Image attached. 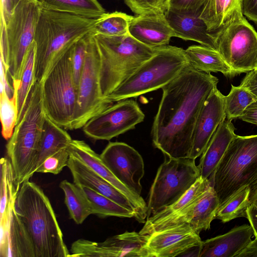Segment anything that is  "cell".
Wrapping results in <instances>:
<instances>
[{
	"instance_id": "1",
	"label": "cell",
	"mask_w": 257,
	"mask_h": 257,
	"mask_svg": "<svg viewBox=\"0 0 257 257\" xmlns=\"http://www.w3.org/2000/svg\"><path fill=\"white\" fill-rule=\"evenodd\" d=\"M218 83L216 76L198 71L189 64L162 88V96L151 131L155 148L169 158H189L197 118Z\"/></svg>"
},
{
	"instance_id": "2",
	"label": "cell",
	"mask_w": 257,
	"mask_h": 257,
	"mask_svg": "<svg viewBox=\"0 0 257 257\" xmlns=\"http://www.w3.org/2000/svg\"><path fill=\"white\" fill-rule=\"evenodd\" d=\"M96 20L42 8L34 37L37 82L42 83L64 54L91 31Z\"/></svg>"
},
{
	"instance_id": "3",
	"label": "cell",
	"mask_w": 257,
	"mask_h": 257,
	"mask_svg": "<svg viewBox=\"0 0 257 257\" xmlns=\"http://www.w3.org/2000/svg\"><path fill=\"white\" fill-rule=\"evenodd\" d=\"M14 207L32 239L36 257H70L53 207L41 188L25 181Z\"/></svg>"
},
{
	"instance_id": "4",
	"label": "cell",
	"mask_w": 257,
	"mask_h": 257,
	"mask_svg": "<svg viewBox=\"0 0 257 257\" xmlns=\"http://www.w3.org/2000/svg\"><path fill=\"white\" fill-rule=\"evenodd\" d=\"M45 115L41 83L36 81L22 116L6 145L17 191L35 173Z\"/></svg>"
},
{
	"instance_id": "5",
	"label": "cell",
	"mask_w": 257,
	"mask_h": 257,
	"mask_svg": "<svg viewBox=\"0 0 257 257\" xmlns=\"http://www.w3.org/2000/svg\"><path fill=\"white\" fill-rule=\"evenodd\" d=\"M92 35L99 54L100 84L104 98L126 80L159 47L146 46L129 33L118 36Z\"/></svg>"
},
{
	"instance_id": "6",
	"label": "cell",
	"mask_w": 257,
	"mask_h": 257,
	"mask_svg": "<svg viewBox=\"0 0 257 257\" xmlns=\"http://www.w3.org/2000/svg\"><path fill=\"white\" fill-rule=\"evenodd\" d=\"M208 180L219 206L245 186L252 198L257 191V135H236Z\"/></svg>"
},
{
	"instance_id": "7",
	"label": "cell",
	"mask_w": 257,
	"mask_h": 257,
	"mask_svg": "<svg viewBox=\"0 0 257 257\" xmlns=\"http://www.w3.org/2000/svg\"><path fill=\"white\" fill-rule=\"evenodd\" d=\"M42 9L39 0H20L6 23L1 19L0 59L14 89L19 85Z\"/></svg>"
},
{
	"instance_id": "8",
	"label": "cell",
	"mask_w": 257,
	"mask_h": 257,
	"mask_svg": "<svg viewBox=\"0 0 257 257\" xmlns=\"http://www.w3.org/2000/svg\"><path fill=\"white\" fill-rule=\"evenodd\" d=\"M189 64L185 50L176 46L159 47L126 80L104 98L110 104L162 88Z\"/></svg>"
},
{
	"instance_id": "9",
	"label": "cell",
	"mask_w": 257,
	"mask_h": 257,
	"mask_svg": "<svg viewBox=\"0 0 257 257\" xmlns=\"http://www.w3.org/2000/svg\"><path fill=\"white\" fill-rule=\"evenodd\" d=\"M71 48L41 83L46 115L61 127L70 130L78 96V87L72 71Z\"/></svg>"
},
{
	"instance_id": "10",
	"label": "cell",
	"mask_w": 257,
	"mask_h": 257,
	"mask_svg": "<svg viewBox=\"0 0 257 257\" xmlns=\"http://www.w3.org/2000/svg\"><path fill=\"white\" fill-rule=\"evenodd\" d=\"M167 157L150 188L148 217L177 201L200 177L195 160Z\"/></svg>"
},
{
	"instance_id": "11",
	"label": "cell",
	"mask_w": 257,
	"mask_h": 257,
	"mask_svg": "<svg viewBox=\"0 0 257 257\" xmlns=\"http://www.w3.org/2000/svg\"><path fill=\"white\" fill-rule=\"evenodd\" d=\"M216 50L235 75L257 67V32L243 17L212 32Z\"/></svg>"
},
{
	"instance_id": "12",
	"label": "cell",
	"mask_w": 257,
	"mask_h": 257,
	"mask_svg": "<svg viewBox=\"0 0 257 257\" xmlns=\"http://www.w3.org/2000/svg\"><path fill=\"white\" fill-rule=\"evenodd\" d=\"M99 66L98 48L90 32L70 130L82 128L90 119L112 105L106 101L101 93Z\"/></svg>"
},
{
	"instance_id": "13",
	"label": "cell",
	"mask_w": 257,
	"mask_h": 257,
	"mask_svg": "<svg viewBox=\"0 0 257 257\" xmlns=\"http://www.w3.org/2000/svg\"><path fill=\"white\" fill-rule=\"evenodd\" d=\"M145 114L135 100L115 102L90 119L82 127L85 135L94 141H109L135 128L143 121Z\"/></svg>"
},
{
	"instance_id": "14",
	"label": "cell",
	"mask_w": 257,
	"mask_h": 257,
	"mask_svg": "<svg viewBox=\"0 0 257 257\" xmlns=\"http://www.w3.org/2000/svg\"><path fill=\"white\" fill-rule=\"evenodd\" d=\"M219 206L217 195L210 185L200 197L183 209L162 220L145 223L139 232L149 235L155 231L186 224L199 233L210 229Z\"/></svg>"
},
{
	"instance_id": "15",
	"label": "cell",
	"mask_w": 257,
	"mask_h": 257,
	"mask_svg": "<svg viewBox=\"0 0 257 257\" xmlns=\"http://www.w3.org/2000/svg\"><path fill=\"white\" fill-rule=\"evenodd\" d=\"M148 237L125 231L100 242L79 239L72 244L70 257H145L144 247Z\"/></svg>"
},
{
	"instance_id": "16",
	"label": "cell",
	"mask_w": 257,
	"mask_h": 257,
	"mask_svg": "<svg viewBox=\"0 0 257 257\" xmlns=\"http://www.w3.org/2000/svg\"><path fill=\"white\" fill-rule=\"evenodd\" d=\"M100 156L114 176L134 193L141 195L144 176L143 159L134 148L122 142H110Z\"/></svg>"
},
{
	"instance_id": "17",
	"label": "cell",
	"mask_w": 257,
	"mask_h": 257,
	"mask_svg": "<svg viewBox=\"0 0 257 257\" xmlns=\"http://www.w3.org/2000/svg\"><path fill=\"white\" fill-rule=\"evenodd\" d=\"M202 241L199 233L188 224L165 228L149 235L144 247L145 257L180 256Z\"/></svg>"
},
{
	"instance_id": "18",
	"label": "cell",
	"mask_w": 257,
	"mask_h": 257,
	"mask_svg": "<svg viewBox=\"0 0 257 257\" xmlns=\"http://www.w3.org/2000/svg\"><path fill=\"white\" fill-rule=\"evenodd\" d=\"M68 150L71 155L80 160L98 175L123 193L136 208L135 219L140 223L145 222L148 217V207L144 199L141 195L134 193L122 183L104 164L100 155L96 153L84 141L81 140L72 139Z\"/></svg>"
},
{
	"instance_id": "19",
	"label": "cell",
	"mask_w": 257,
	"mask_h": 257,
	"mask_svg": "<svg viewBox=\"0 0 257 257\" xmlns=\"http://www.w3.org/2000/svg\"><path fill=\"white\" fill-rule=\"evenodd\" d=\"M226 118L224 95L217 88L205 101L197 118L189 158L195 160L201 155L217 127Z\"/></svg>"
},
{
	"instance_id": "20",
	"label": "cell",
	"mask_w": 257,
	"mask_h": 257,
	"mask_svg": "<svg viewBox=\"0 0 257 257\" xmlns=\"http://www.w3.org/2000/svg\"><path fill=\"white\" fill-rule=\"evenodd\" d=\"M128 33L138 41L151 47L168 45L171 38L176 37L164 13L133 17Z\"/></svg>"
},
{
	"instance_id": "21",
	"label": "cell",
	"mask_w": 257,
	"mask_h": 257,
	"mask_svg": "<svg viewBox=\"0 0 257 257\" xmlns=\"http://www.w3.org/2000/svg\"><path fill=\"white\" fill-rule=\"evenodd\" d=\"M0 256L36 257L32 239L14 207L9 220L1 224Z\"/></svg>"
},
{
	"instance_id": "22",
	"label": "cell",
	"mask_w": 257,
	"mask_h": 257,
	"mask_svg": "<svg viewBox=\"0 0 257 257\" xmlns=\"http://www.w3.org/2000/svg\"><path fill=\"white\" fill-rule=\"evenodd\" d=\"M67 167L75 184L91 189L133 211L136 218V208L128 198L80 160L70 154Z\"/></svg>"
},
{
	"instance_id": "23",
	"label": "cell",
	"mask_w": 257,
	"mask_h": 257,
	"mask_svg": "<svg viewBox=\"0 0 257 257\" xmlns=\"http://www.w3.org/2000/svg\"><path fill=\"white\" fill-rule=\"evenodd\" d=\"M253 236L250 224L236 226L225 234L203 241L199 257H235Z\"/></svg>"
},
{
	"instance_id": "24",
	"label": "cell",
	"mask_w": 257,
	"mask_h": 257,
	"mask_svg": "<svg viewBox=\"0 0 257 257\" xmlns=\"http://www.w3.org/2000/svg\"><path fill=\"white\" fill-rule=\"evenodd\" d=\"M165 17L176 37L197 42L201 45L216 50L212 32L208 30L200 15L189 14L167 10Z\"/></svg>"
},
{
	"instance_id": "25",
	"label": "cell",
	"mask_w": 257,
	"mask_h": 257,
	"mask_svg": "<svg viewBox=\"0 0 257 257\" xmlns=\"http://www.w3.org/2000/svg\"><path fill=\"white\" fill-rule=\"evenodd\" d=\"M231 121L226 118L221 122L201 155L197 166L204 179H208L214 172L236 135Z\"/></svg>"
},
{
	"instance_id": "26",
	"label": "cell",
	"mask_w": 257,
	"mask_h": 257,
	"mask_svg": "<svg viewBox=\"0 0 257 257\" xmlns=\"http://www.w3.org/2000/svg\"><path fill=\"white\" fill-rule=\"evenodd\" d=\"M243 0H207L199 17L210 32L243 18Z\"/></svg>"
},
{
	"instance_id": "27",
	"label": "cell",
	"mask_w": 257,
	"mask_h": 257,
	"mask_svg": "<svg viewBox=\"0 0 257 257\" xmlns=\"http://www.w3.org/2000/svg\"><path fill=\"white\" fill-rule=\"evenodd\" d=\"M185 51L189 64L198 71L207 73L220 72L226 77L235 75L216 49L203 45H192Z\"/></svg>"
},
{
	"instance_id": "28",
	"label": "cell",
	"mask_w": 257,
	"mask_h": 257,
	"mask_svg": "<svg viewBox=\"0 0 257 257\" xmlns=\"http://www.w3.org/2000/svg\"><path fill=\"white\" fill-rule=\"evenodd\" d=\"M65 130L55 123L46 114L35 173L46 158L68 147L72 139Z\"/></svg>"
},
{
	"instance_id": "29",
	"label": "cell",
	"mask_w": 257,
	"mask_h": 257,
	"mask_svg": "<svg viewBox=\"0 0 257 257\" xmlns=\"http://www.w3.org/2000/svg\"><path fill=\"white\" fill-rule=\"evenodd\" d=\"M59 187L65 195V203L70 218L77 224H82L91 214L92 210L90 201L82 188L66 180L60 183Z\"/></svg>"
},
{
	"instance_id": "30",
	"label": "cell",
	"mask_w": 257,
	"mask_h": 257,
	"mask_svg": "<svg viewBox=\"0 0 257 257\" xmlns=\"http://www.w3.org/2000/svg\"><path fill=\"white\" fill-rule=\"evenodd\" d=\"M42 8L97 19L105 11L97 0H39Z\"/></svg>"
},
{
	"instance_id": "31",
	"label": "cell",
	"mask_w": 257,
	"mask_h": 257,
	"mask_svg": "<svg viewBox=\"0 0 257 257\" xmlns=\"http://www.w3.org/2000/svg\"><path fill=\"white\" fill-rule=\"evenodd\" d=\"M35 54L36 44L34 41L28 50L19 85L14 89L18 113L17 122L22 116L30 94L36 82Z\"/></svg>"
},
{
	"instance_id": "32",
	"label": "cell",
	"mask_w": 257,
	"mask_h": 257,
	"mask_svg": "<svg viewBox=\"0 0 257 257\" xmlns=\"http://www.w3.org/2000/svg\"><path fill=\"white\" fill-rule=\"evenodd\" d=\"M251 198L250 187L241 188L218 207L215 219L226 223L236 218H247V210L252 203Z\"/></svg>"
},
{
	"instance_id": "33",
	"label": "cell",
	"mask_w": 257,
	"mask_h": 257,
	"mask_svg": "<svg viewBox=\"0 0 257 257\" xmlns=\"http://www.w3.org/2000/svg\"><path fill=\"white\" fill-rule=\"evenodd\" d=\"M211 185L208 180L200 177L191 188L177 201L147 218L151 223L171 216L183 209L200 197Z\"/></svg>"
},
{
	"instance_id": "34",
	"label": "cell",
	"mask_w": 257,
	"mask_h": 257,
	"mask_svg": "<svg viewBox=\"0 0 257 257\" xmlns=\"http://www.w3.org/2000/svg\"><path fill=\"white\" fill-rule=\"evenodd\" d=\"M90 202L92 214L100 217L135 218V213L86 187H81Z\"/></svg>"
},
{
	"instance_id": "35",
	"label": "cell",
	"mask_w": 257,
	"mask_h": 257,
	"mask_svg": "<svg viewBox=\"0 0 257 257\" xmlns=\"http://www.w3.org/2000/svg\"><path fill=\"white\" fill-rule=\"evenodd\" d=\"M133 16L115 12L105 13L97 19L91 32L107 36H118L128 33V27Z\"/></svg>"
},
{
	"instance_id": "36",
	"label": "cell",
	"mask_w": 257,
	"mask_h": 257,
	"mask_svg": "<svg viewBox=\"0 0 257 257\" xmlns=\"http://www.w3.org/2000/svg\"><path fill=\"white\" fill-rule=\"evenodd\" d=\"M0 164L1 218L9 213L13 207L18 191L14 185V172L10 161L2 158Z\"/></svg>"
},
{
	"instance_id": "37",
	"label": "cell",
	"mask_w": 257,
	"mask_h": 257,
	"mask_svg": "<svg viewBox=\"0 0 257 257\" xmlns=\"http://www.w3.org/2000/svg\"><path fill=\"white\" fill-rule=\"evenodd\" d=\"M231 85L229 93L224 96V107L226 118L232 120L238 118L247 106L256 98L244 87Z\"/></svg>"
},
{
	"instance_id": "38",
	"label": "cell",
	"mask_w": 257,
	"mask_h": 257,
	"mask_svg": "<svg viewBox=\"0 0 257 257\" xmlns=\"http://www.w3.org/2000/svg\"><path fill=\"white\" fill-rule=\"evenodd\" d=\"M18 116L15 95L10 98L6 91L0 92V118L2 134L6 140L12 137Z\"/></svg>"
},
{
	"instance_id": "39",
	"label": "cell",
	"mask_w": 257,
	"mask_h": 257,
	"mask_svg": "<svg viewBox=\"0 0 257 257\" xmlns=\"http://www.w3.org/2000/svg\"><path fill=\"white\" fill-rule=\"evenodd\" d=\"M88 34L78 40L71 48L72 71L74 82L77 87L85 63Z\"/></svg>"
},
{
	"instance_id": "40",
	"label": "cell",
	"mask_w": 257,
	"mask_h": 257,
	"mask_svg": "<svg viewBox=\"0 0 257 257\" xmlns=\"http://www.w3.org/2000/svg\"><path fill=\"white\" fill-rule=\"evenodd\" d=\"M69 158L68 148L62 149L46 158L36 170V173L57 175L64 167L67 166Z\"/></svg>"
},
{
	"instance_id": "41",
	"label": "cell",
	"mask_w": 257,
	"mask_h": 257,
	"mask_svg": "<svg viewBox=\"0 0 257 257\" xmlns=\"http://www.w3.org/2000/svg\"><path fill=\"white\" fill-rule=\"evenodd\" d=\"M126 5L136 15L165 13L167 0H125Z\"/></svg>"
},
{
	"instance_id": "42",
	"label": "cell",
	"mask_w": 257,
	"mask_h": 257,
	"mask_svg": "<svg viewBox=\"0 0 257 257\" xmlns=\"http://www.w3.org/2000/svg\"><path fill=\"white\" fill-rule=\"evenodd\" d=\"M207 0H167V10L180 13L200 15Z\"/></svg>"
},
{
	"instance_id": "43",
	"label": "cell",
	"mask_w": 257,
	"mask_h": 257,
	"mask_svg": "<svg viewBox=\"0 0 257 257\" xmlns=\"http://www.w3.org/2000/svg\"><path fill=\"white\" fill-rule=\"evenodd\" d=\"M240 85L248 90L257 99V68L246 73Z\"/></svg>"
},
{
	"instance_id": "44",
	"label": "cell",
	"mask_w": 257,
	"mask_h": 257,
	"mask_svg": "<svg viewBox=\"0 0 257 257\" xmlns=\"http://www.w3.org/2000/svg\"><path fill=\"white\" fill-rule=\"evenodd\" d=\"M238 119L249 123L257 125V99L247 106Z\"/></svg>"
},
{
	"instance_id": "45",
	"label": "cell",
	"mask_w": 257,
	"mask_h": 257,
	"mask_svg": "<svg viewBox=\"0 0 257 257\" xmlns=\"http://www.w3.org/2000/svg\"><path fill=\"white\" fill-rule=\"evenodd\" d=\"M242 10L243 15L257 24V0H243Z\"/></svg>"
},
{
	"instance_id": "46",
	"label": "cell",
	"mask_w": 257,
	"mask_h": 257,
	"mask_svg": "<svg viewBox=\"0 0 257 257\" xmlns=\"http://www.w3.org/2000/svg\"><path fill=\"white\" fill-rule=\"evenodd\" d=\"M235 257H257V238L251 240Z\"/></svg>"
},
{
	"instance_id": "47",
	"label": "cell",
	"mask_w": 257,
	"mask_h": 257,
	"mask_svg": "<svg viewBox=\"0 0 257 257\" xmlns=\"http://www.w3.org/2000/svg\"><path fill=\"white\" fill-rule=\"evenodd\" d=\"M13 9L12 0H1V19L5 23L9 19Z\"/></svg>"
},
{
	"instance_id": "48",
	"label": "cell",
	"mask_w": 257,
	"mask_h": 257,
	"mask_svg": "<svg viewBox=\"0 0 257 257\" xmlns=\"http://www.w3.org/2000/svg\"><path fill=\"white\" fill-rule=\"evenodd\" d=\"M247 219L253 230L254 236L257 238V207L252 203L247 210Z\"/></svg>"
},
{
	"instance_id": "49",
	"label": "cell",
	"mask_w": 257,
	"mask_h": 257,
	"mask_svg": "<svg viewBox=\"0 0 257 257\" xmlns=\"http://www.w3.org/2000/svg\"><path fill=\"white\" fill-rule=\"evenodd\" d=\"M202 244V243H201ZM200 245L191 247L181 254L180 256H195L199 257L201 250Z\"/></svg>"
},
{
	"instance_id": "50",
	"label": "cell",
	"mask_w": 257,
	"mask_h": 257,
	"mask_svg": "<svg viewBox=\"0 0 257 257\" xmlns=\"http://www.w3.org/2000/svg\"><path fill=\"white\" fill-rule=\"evenodd\" d=\"M252 204L257 207V191L252 198Z\"/></svg>"
},
{
	"instance_id": "51",
	"label": "cell",
	"mask_w": 257,
	"mask_h": 257,
	"mask_svg": "<svg viewBox=\"0 0 257 257\" xmlns=\"http://www.w3.org/2000/svg\"><path fill=\"white\" fill-rule=\"evenodd\" d=\"M19 1L20 0H12V3L13 8H15V7L17 5Z\"/></svg>"
},
{
	"instance_id": "52",
	"label": "cell",
	"mask_w": 257,
	"mask_h": 257,
	"mask_svg": "<svg viewBox=\"0 0 257 257\" xmlns=\"http://www.w3.org/2000/svg\"><path fill=\"white\" fill-rule=\"evenodd\" d=\"M256 68H257V67H256Z\"/></svg>"
}]
</instances>
